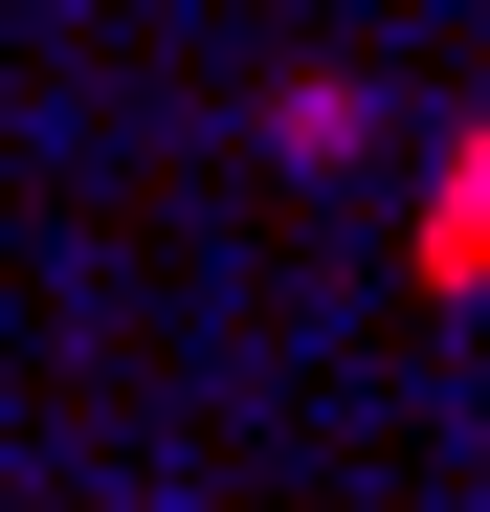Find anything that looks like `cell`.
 Listing matches in <instances>:
<instances>
[{"mask_svg":"<svg viewBox=\"0 0 490 512\" xmlns=\"http://www.w3.org/2000/svg\"><path fill=\"white\" fill-rule=\"evenodd\" d=\"M424 290H446V312L490 290V134H446V201H424Z\"/></svg>","mask_w":490,"mask_h":512,"instance_id":"cell-1","label":"cell"}]
</instances>
